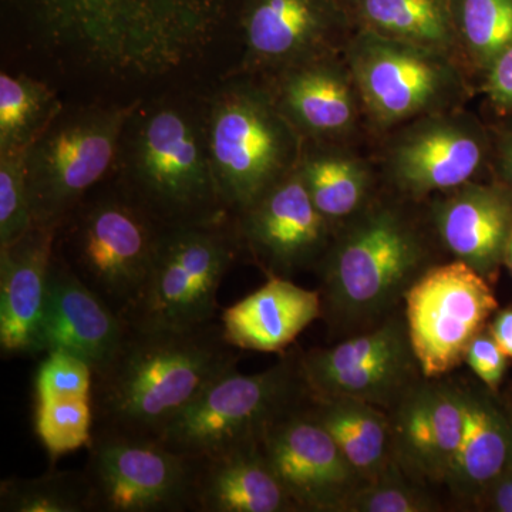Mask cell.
Returning <instances> with one entry per match:
<instances>
[{"label": "cell", "instance_id": "obj_22", "mask_svg": "<svg viewBox=\"0 0 512 512\" xmlns=\"http://www.w3.org/2000/svg\"><path fill=\"white\" fill-rule=\"evenodd\" d=\"M305 410L367 483L394 473L392 423L380 407L353 399L306 397Z\"/></svg>", "mask_w": 512, "mask_h": 512}, {"label": "cell", "instance_id": "obj_24", "mask_svg": "<svg viewBox=\"0 0 512 512\" xmlns=\"http://www.w3.org/2000/svg\"><path fill=\"white\" fill-rule=\"evenodd\" d=\"M322 26L318 0H245V43L259 62L281 63L301 56L318 39Z\"/></svg>", "mask_w": 512, "mask_h": 512}, {"label": "cell", "instance_id": "obj_21", "mask_svg": "<svg viewBox=\"0 0 512 512\" xmlns=\"http://www.w3.org/2000/svg\"><path fill=\"white\" fill-rule=\"evenodd\" d=\"M466 426L447 484L463 500L481 493L511 466V417L488 394L461 389Z\"/></svg>", "mask_w": 512, "mask_h": 512}, {"label": "cell", "instance_id": "obj_11", "mask_svg": "<svg viewBox=\"0 0 512 512\" xmlns=\"http://www.w3.org/2000/svg\"><path fill=\"white\" fill-rule=\"evenodd\" d=\"M404 301L410 345L426 379L456 369L498 309L490 281L460 259L424 271Z\"/></svg>", "mask_w": 512, "mask_h": 512}, {"label": "cell", "instance_id": "obj_17", "mask_svg": "<svg viewBox=\"0 0 512 512\" xmlns=\"http://www.w3.org/2000/svg\"><path fill=\"white\" fill-rule=\"evenodd\" d=\"M466 426L463 394L443 384H413L397 402L394 453L416 476L447 483Z\"/></svg>", "mask_w": 512, "mask_h": 512}, {"label": "cell", "instance_id": "obj_39", "mask_svg": "<svg viewBox=\"0 0 512 512\" xmlns=\"http://www.w3.org/2000/svg\"><path fill=\"white\" fill-rule=\"evenodd\" d=\"M487 329L505 356L512 359V306L495 313Z\"/></svg>", "mask_w": 512, "mask_h": 512}, {"label": "cell", "instance_id": "obj_4", "mask_svg": "<svg viewBox=\"0 0 512 512\" xmlns=\"http://www.w3.org/2000/svg\"><path fill=\"white\" fill-rule=\"evenodd\" d=\"M161 229L117 185L84 198L60 225L55 252L124 319L146 285Z\"/></svg>", "mask_w": 512, "mask_h": 512}, {"label": "cell", "instance_id": "obj_19", "mask_svg": "<svg viewBox=\"0 0 512 512\" xmlns=\"http://www.w3.org/2000/svg\"><path fill=\"white\" fill-rule=\"evenodd\" d=\"M197 461V512L298 511L272 473L261 443Z\"/></svg>", "mask_w": 512, "mask_h": 512}, {"label": "cell", "instance_id": "obj_6", "mask_svg": "<svg viewBox=\"0 0 512 512\" xmlns=\"http://www.w3.org/2000/svg\"><path fill=\"white\" fill-rule=\"evenodd\" d=\"M127 106L62 111L26 151L33 224L60 228L117 163Z\"/></svg>", "mask_w": 512, "mask_h": 512}, {"label": "cell", "instance_id": "obj_31", "mask_svg": "<svg viewBox=\"0 0 512 512\" xmlns=\"http://www.w3.org/2000/svg\"><path fill=\"white\" fill-rule=\"evenodd\" d=\"M377 28L423 43L446 39L447 25L439 0H363Z\"/></svg>", "mask_w": 512, "mask_h": 512}, {"label": "cell", "instance_id": "obj_38", "mask_svg": "<svg viewBox=\"0 0 512 512\" xmlns=\"http://www.w3.org/2000/svg\"><path fill=\"white\" fill-rule=\"evenodd\" d=\"M477 501L487 510L512 512V467L488 485Z\"/></svg>", "mask_w": 512, "mask_h": 512}, {"label": "cell", "instance_id": "obj_28", "mask_svg": "<svg viewBox=\"0 0 512 512\" xmlns=\"http://www.w3.org/2000/svg\"><path fill=\"white\" fill-rule=\"evenodd\" d=\"M2 512H92L83 471L50 468L39 477H10L0 484Z\"/></svg>", "mask_w": 512, "mask_h": 512}, {"label": "cell", "instance_id": "obj_26", "mask_svg": "<svg viewBox=\"0 0 512 512\" xmlns=\"http://www.w3.org/2000/svg\"><path fill=\"white\" fill-rule=\"evenodd\" d=\"M63 111L47 84L26 74H0V153L25 151Z\"/></svg>", "mask_w": 512, "mask_h": 512}, {"label": "cell", "instance_id": "obj_30", "mask_svg": "<svg viewBox=\"0 0 512 512\" xmlns=\"http://www.w3.org/2000/svg\"><path fill=\"white\" fill-rule=\"evenodd\" d=\"M93 420L92 397L36 400L35 431L53 463L89 446Z\"/></svg>", "mask_w": 512, "mask_h": 512}, {"label": "cell", "instance_id": "obj_14", "mask_svg": "<svg viewBox=\"0 0 512 512\" xmlns=\"http://www.w3.org/2000/svg\"><path fill=\"white\" fill-rule=\"evenodd\" d=\"M242 245L264 262L269 276H289L305 268L325 244L326 218L309 197L298 171L235 217Z\"/></svg>", "mask_w": 512, "mask_h": 512}, {"label": "cell", "instance_id": "obj_34", "mask_svg": "<svg viewBox=\"0 0 512 512\" xmlns=\"http://www.w3.org/2000/svg\"><path fill=\"white\" fill-rule=\"evenodd\" d=\"M94 373L82 357L66 350H50L37 367L36 400L55 397H92Z\"/></svg>", "mask_w": 512, "mask_h": 512}, {"label": "cell", "instance_id": "obj_3", "mask_svg": "<svg viewBox=\"0 0 512 512\" xmlns=\"http://www.w3.org/2000/svg\"><path fill=\"white\" fill-rule=\"evenodd\" d=\"M117 163L119 187L161 227L217 220L222 204L204 116L174 103L138 104Z\"/></svg>", "mask_w": 512, "mask_h": 512}, {"label": "cell", "instance_id": "obj_2", "mask_svg": "<svg viewBox=\"0 0 512 512\" xmlns=\"http://www.w3.org/2000/svg\"><path fill=\"white\" fill-rule=\"evenodd\" d=\"M239 359L214 320L187 329L127 323L116 352L94 373L93 433L160 440L214 380L237 369Z\"/></svg>", "mask_w": 512, "mask_h": 512}, {"label": "cell", "instance_id": "obj_23", "mask_svg": "<svg viewBox=\"0 0 512 512\" xmlns=\"http://www.w3.org/2000/svg\"><path fill=\"white\" fill-rule=\"evenodd\" d=\"M367 100L384 119H402L420 110L433 97L437 73L412 50L375 46L359 67Z\"/></svg>", "mask_w": 512, "mask_h": 512}, {"label": "cell", "instance_id": "obj_32", "mask_svg": "<svg viewBox=\"0 0 512 512\" xmlns=\"http://www.w3.org/2000/svg\"><path fill=\"white\" fill-rule=\"evenodd\" d=\"M26 151L0 153V247L12 244L33 227Z\"/></svg>", "mask_w": 512, "mask_h": 512}, {"label": "cell", "instance_id": "obj_42", "mask_svg": "<svg viewBox=\"0 0 512 512\" xmlns=\"http://www.w3.org/2000/svg\"><path fill=\"white\" fill-rule=\"evenodd\" d=\"M510 417H511V424H512V413H511ZM510 467H512V454H511V466Z\"/></svg>", "mask_w": 512, "mask_h": 512}, {"label": "cell", "instance_id": "obj_16", "mask_svg": "<svg viewBox=\"0 0 512 512\" xmlns=\"http://www.w3.org/2000/svg\"><path fill=\"white\" fill-rule=\"evenodd\" d=\"M126 330V320L55 252L47 279L43 355L66 350L82 357L97 373L116 352Z\"/></svg>", "mask_w": 512, "mask_h": 512}, {"label": "cell", "instance_id": "obj_33", "mask_svg": "<svg viewBox=\"0 0 512 512\" xmlns=\"http://www.w3.org/2000/svg\"><path fill=\"white\" fill-rule=\"evenodd\" d=\"M463 28L477 55L494 62L512 43V0H464Z\"/></svg>", "mask_w": 512, "mask_h": 512}, {"label": "cell", "instance_id": "obj_1", "mask_svg": "<svg viewBox=\"0 0 512 512\" xmlns=\"http://www.w3.org/2000/svg\"><path fill=\"white\" fill-rule=\"evenodd\" d=\"M33 45L83 72L146 80L183 69L215 42L232 0H9Z\"/></svg>", "mask_w": 512, "mask_h": 512}, {"label": "cell", "instance_id": "obj_8", "mask_svg": "<svg viewBox=\"0 0 512 512\" xmlns=\"http://www.w3.org/2000/svg\"><path fill=\"white\" fill-rule=\"evenodd\" d=\"M419 242L390 212H377L343 238L322 271V312L336 326L375 322L414 284Z\"/></svg>", "mask_w": 512, "mask_h": 512}, {"label": "cell", "instance_id": "obj_13", "mask_svg": "<svg viewBox=\"0 0 512 512\" xmlns=\"http://www.w3.org/2000/svg\"><path fill=\"white\" fill-rule=\"evenodd\" d=\"M305 402L266 430L262 453L296 510L343 512L367 481L328 431L306 413Z\"/></svg>", "mask_w": 512, "mask_h": 512}, {"label": "cell", "instance_id": "obj_40", "mask_svg": "<svg viewBox=\"0 0 512 512\" xmlns=\"http://www.w3.org/2000/svg\"><path fill=\"white\" fill-rule=\"evenodd\" d=\"M505 264L508 265V268H510L511 274H512V234L510 241H508V247L507 252H505Z\"/></svg>", "mask_w": 512, "mask_h": 512}, {"label": "cell", "instance_id": "obj_5", "mask_svg": "<svg viewBox=\"0 0 512 512\" xmlns=\"http://www.w3.org/2000/svg\"><path fill=\"white\" fill-rule=\"evenodd\" d=\"M237 220L163 227L146 285L124 316L137 328L187 329L207 325L217 312V293L241 254Z\"/></svg>", "mask_w": 512, "mask_h": 512}, {"label": "cell", "instance_id": "obj_12", "mask_svg": "<svg viewBox=\"0 0 512 512\" xmlns=\"http://www.w3.org/2000/svg\"><path fill=\"white\" fill-rule=\"evenodd\" d=\"M299 370L311 399H353L377 407L397 404L420 372L406 323L394 316L335 348L303 353Z\"/></svg>", "mask_w": 512, "mask_h": 512}, {"label": "cell", "instance_id": "obj_25", "mask_svg": "<svg viewBox=\"0 0 512 512\" xmlns=\"http://www.w3.org/2000/svg\"><path fill=\"white\" fill-rule=\"evenodd\" d=\"M480 160L481 148L473 137L437 128L404 144L397 157V174L416 192L447 190L473 177Z\"/></svg>", "mask_w": 512, "mask_h": 512}, {"label": "cell", "instance_id": "obj_10", "mask_svg": "<svg viewBox=\"0 0 512 512\" xmlns=\"http://www.w3.org/2000/svg\"><path fill=\"white\" fill-rule=\"evenodd\" d=\"M87 451L92 512L197 511L195 458L116 434L93 433Z\"/></svg>", "mask_w": 512, "mask_h": 512}, {"label": "cell", "instance_id": "obj_41", "mask_svg": "<svg viewBox=\"0 0 512 512\" xmlns=\"http://www.w3.org/2000/svg\"><path fill=\"white\" fill-rule=\"evenodd\" d=\"M508 171H510V175L512 178V144L510 147V153H508Z\"/></svg>", "mask_w": 512, "mask_h": 512}, {"label": "cell", "instance_id": "obj_9", "mask_svg": "<svg viewBox=\"0 0 512 512\" xmlns=\"http://www.w3.org/2000/svg\"><path fill=\"white\" fill-rule=\"evenodd\" d=\"M204 124L222 204L237 217L286 177L291 133L261 94L239 86L212 97Z\"/></svg>", "mask_w": 512, "mask_h": 512}, {"label": "cell", "instance_id": "obj_15", "mask_svg": "<svg viewBox=\"0 0 512 512\" xmlns=\"http://www.w3.org/2000/svg\"><path fill=\"white\" fill-rule=\"evenodd\" d=\"M59 228L36 225L0 247V349L3 357L42 355L47 279Z\"/></svg>", "mask_w": 512, "mask_h": 512}, {"label": "cell", "instance_id": "obj_36", "mask_svg": "<svg viewBox=\"0 0 512 512\" xmlns=\"http://www.w3.org/2000/svg\"><path fill=\"white\" fill-rule=\"evenodd\" d=\"M507 359L508 357L497 345L491 333L485 328L468 346L464 360L485 387L490 392L497 393L507 370Z\"/></svg>", "mask_w": 512, "mask_h": 512}, {"label": "cell", "instance_id": "obj_7", "mask_svg": "<svg viewBox=\"0 0 512 512\" xmlns=\"http://www.w3.org/2000/svg\"><path fill=\"white\" fill-rule=\"evenodd\" d=\"M299 356L261 373L237 369L214 380L161 434L160 441L195 460L261 443L266 430L306 399Z\"/></svg>", "mask_w": 512, "mask_h": 512}, {"label": "cell", "instance_id": "obj_20", "mask_svg": "<svg viewBox=\"0 0 512 512\" xmlns=\"http://www.w3.org/2000/svg\"><path fill=\"white\" fill-rule=\"evenodd\" d=\"M441 238L460 261L494 281L512 234V204L500 192L470 188L441 205Z\"/></svg>", "mask_w": 512, "mask_h": 512}, {"label": "cell", "instance_id": "obj_27", "mask_svg": "<svg viewBox=\"0 0 512 512\" xmlns=\"http://www.w3.org/2000/svg\"><path fill=\"white\" fill-rule=\"evenodd\" d=\"M286 110L302 127L316 133L342 130L352 119V101L345 83L322 69L292 74L284 87Z\"/></svg>", "mask_w": 512, "mask_h": 512}, {"label": "cell", "instance_id": "obj_35", "mask_svg": "<svg viewBox=\"0 0 512 512\" xmlns=\"http://www.w3.org/2000/svg\"><path fill=\"white\" fill-rule=\"evenodd\" d=\"M436 510L429 495L403 483L397 474L363 485L343 512H427Z\"/></svg>", "mask_w": 512, "mask_h": 512}, {"label": "cell", "instance_id": "obj_29", "mask_svg": "<svg viewBox=\"0 0 512 512\" xmlns=\"http://www.w3.org/2000/svg\"><path fill=\"white\" fill-rule=\"evenodd\" d=\"M298 174L316 210L326 220L352 214L365 195L362 173L342 158H311L301 165Z\"/></svg>", "mask_w": 512, "mask_h": 512}, {"label": "cell", "instance_id": "obj_18", "mask_svg": "<svg viewBox=\"0 0 512 512\" xmlns=\"http://www.w3.org/2000/svg\"><path fill=\"white\" fill-rule=\"evenodd\" d=\"M322 315V295L281 276L222 311L221 329L238 350L284 352Z\"/></svg>", "mask_w": 512, "mask_h": 512}, {"label": "cell", "instance_id": "obj_37", "mask_svg": "<svg viewBox=\"0 0 512 512\" xmlns=\"http://www.w3.org/2000/svg\"><path fill=\"white\" fill-rule=\"evenodd\" d=\"M490 93L497 103L512 106V43L493 62Z\"/></svg>", "mask_w": 512, "mask_h": 512}]
</instances>
